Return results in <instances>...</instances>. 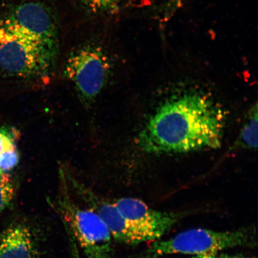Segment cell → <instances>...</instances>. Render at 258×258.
<instances>
[{"instance_id":"cell-1","label":"cell","mask_w":258,"mask_h":258,"mask_svg":"<svg viewBox=\"0 0 258 258\" xmlns=\"http://www.w3.org/2000/svg\"><path fill=\"white\" fill-rule=\"evenodd\" d=\"M224 116L205 96L189 93L168 100L154 113L139 137L148 153H183L220 147Z\"/></svg>"},{"instance_id":"cell-2","label":"cell","mask_w":258,"mask_h":258,"mask_svg":"<svg viewBox=\"0 0 258 258\" xmlns=\"http://www.w3.org/2000/svg\"><path fill=\"white\" fill-rule=\"evenodd\" d=\"M57 44L42 40L11 19L0 27V70L10 76L47 78L55 66Z\"/></svg>"},{"instance_id":"cell-3","label":"cell","mask_w":258,"mask_h":258,"mask_svg":"<svg viewBox=\"0 0 258 258\" xmlns=\"http://www.w3.org/2000/svg\"><path fill=\"white\" fill-rule=\"evenodd\" d=\"M256 244V232L253 228L231 231L195 228L181 232L167 240L155 241L145 251L143 258L175 253L201 255L236 247H253Z\"/></svg>"},{"instance_id":"cell-4","label":"cell","mask_w":258,"mask_h":258,"mask_svg":"<svg viewBox=\"0 0 258 258\" xmlns=\"http://www.w3.org/2000/svg\"><path fill=\"white\" fill-rule=\"evenodd\" d=\"M59 173L62 191L58 200V209L86 258H112L110 232L93 209L80 207L70 199L63 169Z\"/></svg>"},{"instance_id":"cell-5","label":"cell","mask_w":258,"mask_h":258,"mask_svg":"<svg viewBox=\"0 0 258 258\" xmlns=\"http://www.w3.org/2000/svg\"><path fill=\"white\" fill-rule=\"evenodd\" d=\"M111 69L110 58L101 46L84 44L69 53L63 75L73 83L81 101L88 107L105 88Z\"/></svg>"},{"instance_id":"cell-6","label":"cell","mask_w":258,"mask_h":258,"mask_svg":"<svg viewBox=\"0 0 258 258\" xmlns=\"http://www.w3.org/2000/svg\"><path fill=\"white\" fill-rule=\"evenodd\" d=\"M114 203L128 225L144 242L159 239L179 219L177 214L155 211L137 199L121 198Z\"/></svg>"},{"instance_id":"cell-7","label":"cell","mask_w":258,"mask_h":258,"mask_svg":"<svg viewBox=\"0 0 258 258\" xmlns=\"http://www.w3.org/2000/svg\"><path fill=\"white\" fill-rule=\"evenodd\" d=\"M74 188L98 215L108 228L112 238L120 243L135 245L143 243L142 238L132 230L114 203L105 201L70 177Z\"/></svg>"},{"instance_id":"cell-8","label":"cell","mask_w":258,"mask_h":258,"mask_svg":"<svg viewBox=\"0 0 258 258\" xmlns=\"http://www.w3.org/2000/svg\"><path fill=\"white\" fill-rule=\"evenodd\" d=\"M36 243L29 225L14 222L0 233V258H37Z\"/></svg>"},{"instance_id":"cell-9","label":"cell","mask_w":258,"mask_h":258,"mask_svg":"<svg viewBox=\"0 0 258 258\" xmlns=\"http://www.w3.org/2000/svg\"><path fill=\"white\" fill-rule=\"evenodd\" d=\"M241 132L240 141L244 147L256 149L257 147V105L251 113Z\"/></svg>"},{"instance_id":"cell-10","label":"cell","mask_w":258,"mask_h":258,"mask_svg":"<svg viewBox=\"0 0 258 258\" xmlns=\"http://www.w3.org/2000/svg\"><path fill=\"white\" fill-rule=\"evenodd\" d=\"M124 0H80L84 7L92 14H115L120 10Z\"/></svg>"},{"instance_id":"cell-11","label":"cell","mask_w":258,"mask_h":258,"mask_svg":"<svg viewBox=\"0 0 258 258\" xmlns=\"http://www.w3.org/2000/svg\"><path fill=\"white\" fill-rule=\"evenodd\" d=\"M15 188L8 173H0V215L12 204L15 198Z\"/></svg>"},{"instance_id":"cell-12","label":"cell","mask_w":258,"mask_h":258,"mask_svg":"<svg viewBox=\"0 0 258 258\" xmlns=\"http://www.w3.org/2000/svg\"><path fill=\"white\" fill-rule=\"evenodd\" d=\"M19 155L16 148L0 153V173H8L17 166Z\"/></svg>"},{"instance_id":"cell-13","label":"cell","mask_w":258,"mask_h":258,"mask_svg":"<svg viewBox=\"0 0 258 258\" xmlns=\"http://www.w3.org/2000/svg\"><path fill=\"white\" fill-rule=\"evenodd\" d=\"M15 132L11 129L0 128V153L16 147Z\"/></svg>"},{"instance_id":"cell-14","label":"cell","mask_w":258,"mask_h":258,"mask_svg":"<svg viewBox=\"0 0 258 258\" xmlns=\"http://www.w3.org/2000/svg\"><path fill=\"white\" fill-rule=\"evenodd\" d=\"M185 1V0H169L160 9V15L161 20H169L177 10L181 7Z\"/></svg>"},{"instance_id":"cell-15","label":"cell","mask_w":258,"mask_h":258,"mask_svg":"<svg viewBox=\"0 0 258 258\" xmlns=\"http://www.w3.org/2000/svg\"><path fill=\"white\" fill-rule=\"evenodd\" d=\"M191 258H247L241 256L226 255L218 253L201 254V255L193 256Z\"/></svg>"}]
</instances>
